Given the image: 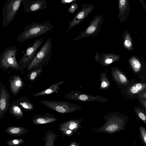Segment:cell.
I'll use <instances>...</instances> for the list:
<instances>
[{
    "mask_svg": "<svg viewBox=\"0 0 146 146\" xmlns=\"http://www.w3.org/2000/svg\"><path fill=\"white\" fill-rule=\"evenodd\" d=\"M57 137V134L56 133L51 130H48L42 138L45 142L44 146H54V143Z\"/></svg>",
    "mask_w": 146,
    "mask_h": 146,
    "instance_id": "cell-22",
    "label": "cell"
},
{
    "mask_svg": "<svg viewBox=\"0 0 146 146\" xmlns=\"http://www.w3.org/2000/svg\"><path fill=\"white\" fill-rule=\"evenodd\" d=\"M17 49L15 46L6 47L0 55V67L4 71L9 69L23 70L17 60L16 56Z\"/></svg>",
    "mask_w": 146,
    "mask_h": 146,
    "instance_id": "cell-4",
    "label": "cell"
},
{
    "mask_svg": "<svg viewBox=\"0 0 146 146\" xmlns=\"http://www.w3.org/2000/svg\"><path fill=\"white\" fill-rule=\"evenodd\" d=\"M103 20L102 16L100 15L95 16L90 21V25L86 29L82 32L79 35L74 38L73 40L74 41L78 40L96 32L99 29Z\"/></svg>",
    "mask_w": 146,
    "mask_h": 146,
    "instance_id": "cell-11",
    "label": "cell"
},
{
    "mask_svg": "<svg viewBox=\"0 0 146 146\" xmlns=\"http://www.w3.org/2000/svg\"><path fill=\"white\" fill-rule=\"evenodd\" d=\"M25 12L31 13L37 12L47 7V2L45 0H25L22 4Z\"/></svg>",
    "mask_w": 146,
    "mask_h": 146,
    "instance_id": "cell-13",
    "label": "cell"
},
{
    "mask_svg": "<svg viewBox=\"0 0 146 146\" xmlns=\"http://www.w3.org/2000/svg\"><path fill=\"white\" fill-rule=\"evenodd\" d=\"M110 87V84L108 80L105 78L102 79L100 89L107 90L109 89Z\"/></svg>",
    "mask_w": 146,
    "mask_h": 146,
    "instance_id": "cell-29",
    "label": "cell"
},
{
    "mask_svg": "<svg viewBox=\"0 0 146 146\" xmlns=\"http://www.w3.org/2000/svg\"><path fill=\"white\" fill-rule=\"evenodd\" d=\"M145 84L137 83L129 87L124 94L130 98H133L134 95L137 94L141 91L146 89Z\"/></svg>",
    "mask_w": 146,
    "mask_h": 146,
    "instance_id": "cell-18",
    "label": "cell"
},
{
    "mask_svg": "<svg viewBox=\"0 0 146 146\" xmlns=\"http://www.w3.org/2000/svg\"><path fill=\"white\" fill-rule=\"evenodd\" d=\"M54 28V26L49 21L41 22H32L26 26L23 31L17 36V40L21 42L37 37L48 33Z\"/></svg>",
    "mask_w": 146,
    "mask_h": 146,
    "instance_id": "cell-2",
    "label": "cell"
},
{
    "mask_svg": "<svg viewBox=\"0 0 146 146\" xmlns=\"http://www.w3.org/2000/svg\"><path fill=\"white\" fill-rule=\"evenodd\" d=\"M9 82L11 92L14 96L17 95L25 86L23 79L17 75L10 76L9 78Z\"/></svg>",
    "mask_w": 146,
    "mask_h": 146,
    "instance_id": "cell-14",
    "label": "cell"
},
{
    "mask_svg": "<svg viewBox=\"0 0 146 146\" xmlns=\"http://www.w3.org/2000/svg\"><path fill=\"white\" fill-rule=\"evenodd\" d=\"M104 62L105 63L109 64L113 62V60L111 58H108L105 60Z\"/></svg>",
    "mask_w": 146,
    "mask_h": 146,
    "instance_id": "cell-36",
    "label": "cell"
},
{
    "mask_svg": "<svg viewBox=\"0 0 146 146\" xmlns=\"http://www.w3.org/2000/svg\"><path fill=\"white\" fill-rule=\"evenodd\" d=\"M78 7V5L75 3L71 4L68 8V12L73 14L77 9Z\"/></svg>",
    "mask_w": 146,
    "mask_h": 146,
    "instance_id": "cell-30",
    "label": "cell"
},
{
    "mask_svg": "<svg viewBox=\"0 0 146 146\" xmlns=\"http://www.w3.org/2000/svg\"><path fill=\"white\" fill-rule=\"evenodd\" d=\"M105 122L100 127L94 128L91 132L104 133L110 134L126 129L128 116L118 112H111L103 117Z\"/></svg>",
    "mask_w": 146,
    "mask_h": 146,
    "instance_id": "cell-1",
    "label": "cell"
},
{
    "mask_svg": "<svg viewBox=\"0 0 146 146\" xmlns=\"http://www.w3.org/2000/svg\"><path fill=\"white\" fill-rule=\"evenodd\" d=\"M65 81H63L56 83L53 84L50 87L38 93L35 94L33 96L35 97H38L52 94L54 92H57L60 90L59 86L65 82Z\"/></svg>",
    "mask_w": 146,
    "mask_h": 146,
    "instance_id": "cell-20",
    "label": "cell"
},
{
    "mask_svg": "<svg viewBox=\"0 0 146 146\" xmlns=\"http://www.w3.org/2000/svg\"><path fill=\"white\" fill-rule=\"evenodd\" d=\"M1 84H2L1 83V82H0V89L1 86Z\"/></svg>",
    "mask_w": 146,
    "mask_h": 146,
    "instance_id": "cell-37",
    "label": "cell"
},
{
    "mask_svg": "<svg viewBox=\"0 0 146 146\" xmlns=\"http://www.w3.org/2000/svg\"><path fill=\"white\" fill-rule=\"evenodd\" d=\"M43 39L36 38L31 46L27 48L26 52L20 60L19 64L24 70L27 68L35 57L37 51L43 43Z\"/></svg>",
    "mask_w": 146,
    "mask_h": 146,
    "instance_id": "cell-7",
    "label": "cell"
},
{
    "mask_svg": "<svg viewBox=\"0 0 146 146\" xmlns=\"http://www.w3.org/2000/svg\"><path fill=\"white\" fill-rule=\"evenodd\" d=\"M38 102L51 109L62 113H72L82 108L78 104L66 101L42 100Z\"/></svg>",
    "mask_w": 146,
    "mask_h": 146,
    "instance_id": "cell-6",
    "label": "cell"
},
{
    "mask_svg": "<svg viewBox=\"0 0 146 146\" xmlns=\"http://www.w3.org/2000/svg\"><path fill=\"white\" fill-rule=\"evenodd\" d=\"M77 0H61L60 3L62 4H70L75 3Z\"/></svg>",
    "mask_w": 146,
    "mask_h": 146,
    "instance_id": "cell-32",
    "label": "cell"
},
{
    "mask_svg": "<svg viewBox=\"0 0 146 146\" xmlns=\"http://www.w3.org/2000/svg\"><path fill=\"white\" fill-rule=\"evenodd\" d=\"M25 140L20 139H14L7 140L6 144L9 146H19L23 144Z\"/></svg>",
    "mask_w": 146,
    "mask_h": 146,
    "instance_id": "cell-26",
    "label": "cell"
},
{
    "mask_svg": "<svg viewBox=\"0 0 146 146\" xmlns=\"http://www.w3.org/2000/svg\"><path fill=\"white\" fill-rule=\"evenodd\" d=\"M10 99L7 89L1 84L0 89V119L7 114L10 105Z\"/></svg>",
    "mask_w": 146,
    "mask_h": 146,
    "instance_id": "cell-12",
    "label": "cell"
},
{
    "mask_svg": "<svg viewBox=\"0 0 146 146\" xmlns=\"http://www.w3.org/2000/svg\"><path fill=\"white\" fill-rule=\"evenodd\" d=\"M140 135L142 142L144 146L146 145V129L143 126L140 125L139 127Z\"/></svg>",
    "mask_w": 146,
    "mask_h": 146,
    "instance_id": "cell-27",
    "label": "cell"
},
{
    "mask_svg": "<svg viewBox=\"0 0 146 146\" xmlns=\"http://www.w3.org/2000/svg\"><path fill=\"white\" fill-rule=\"evenodd\" d=\"M140 99V103L143 106L145 109L146 110V100Z\"/></svg>",
    "mask_w": 146,
    "mask_h": 146,
    "instance_id": "cell-35",
    "label": "cell"
},
{
    "mask_svg": "<svg viewBox=\"0 0 146 146\" xmlns=\"http://www.w3.org/2000/svg\"><path fill=\"white\" fill-rule=\"evenodd\" d=\"M137 95H138L140 99L146 100V89L139 92L137 94Z\"/></svg>",
    "mask_w": 146,
    "mask_h": 146,
    "instance_id": "cell-31",
    "label": "cell"
},
{
    "mask_svg": "<svg viewBox=\"0 0 146 146\" xmlns=\"http://www.w3.org/2000/svg\"><path fill=\"white\" fill-rule=\"evenodd\" d=\"M118 14L117 16L120 23L125 21L129 16L130 5L129 0H118Z\"/></svg>",
    "mask_w": 146,
    "mask_h": 146,
    "instance_id": "cell-15",
    "label": "cell"
},
{
    "mask_svg": "<svg viewBox=\"0 0 146 146\" xmlns=\"http://www.w3.org/2000/svg\"><path fill=\"white\" fill-rule=\"evenodd\" d=\"M64 97L68 100L87 102L94 101L105 102L109 100L107 98L99 96H93L80 92L79 91H72L65 95Z\"/></svg>",
    "mask_w": 146,
    "mask_h": 146,
    "instance_id": "cell-8",
    "label": "cell"
},
{
    "mask_svg": "<svg viewBox=\"0 0 146 146\" xmlns=\"http://www.w3.org/2000/svg\"><path fill=\"white\" fill-rule=\"evenodd\" d=\"M1 146V145H0V146Z\"/></svg>",
    "mask_w": 146,
    "mask_h": 146,
    "instance_id": "cell-38",
    "label": "cell"
},
{
    "mask_svg": "<svg viewBox=\"0 0 146 146\" xmlns=\"http://www.w3.org/2000/svg\"><path fill=\"white\" fill-rule=\"evenodd\" d=\"M52 42L50 38L47 39L27 68V70L47 65L52 54Z\"/></svg>",
    "mask_w": 146,
    "mask_h": 146,
    "instance_id": "cell-3",
    "label": "cell"
},
{
    "mask_svg": "<svg viewBox=\"0 0 146 146\" xmlns=\"http://www.w3.org/2000/svg\"><path fill=\"white\" fill-rule=\"evenodd\" d=\"M29 131V130L22 127L11 126L7 127L5 132L11 136H19L24 135Z\"/></svg>",
    "mask_w": 146,
    "mask_h": 146,
    "instance_id": "cell-19",
    "label": "cell"
},
{
    "mask_svg": "<svg viewBox=\"0 0 146 146\" xmlns=\"http://www.w3.org/2000/svg\"><path fill=\"white\" fill-rule=\"evenodd\" d=\"M25 0H7L2 8V25L7 27L13 21Z\"/></svg>",
    "mask_w": 146,
    "mask_h": 146,
    "instance_id": "cell-5",
    "label": "cell"
},
{
    "mask_svg": "<svg viewBox=\"0 0 146 146\" xmlns=\"http://www.w3.org/2000/svg\"><path fill=\"white\" fill-rule=\"evenodd\" d=\"M114 78L119 84L122 85H126L128 82L126 77L119 72L116 71L114 75Z\"/></svg>",
    "mask_w": 146,
    "mask_h": 146,
    "instance_id": "cell-24",
    "label": "cell"
},
{
    "mask_svg": "<svg viewBox=\"0 0 146 146\" xmlns=\"http://www.w3.org/2000/svg\"><path fill=\"white\" fill-rule=\"evenodd\" d=\"M82 120V119L78 120L72 119L60 124L58 127L62 137L64 135L72 136L75 133L80 135V133L79 131V129L82 127L80 123Z\"/></svg>",
    "mask_w": 146,
    "mask_h": 146,
    "instance_id": "cell-9",
    "label": "cell"
},
{
    "mask_svg": "<svg viewBox=\"0 0 146 146\" xmlns=\"http://www.w3.org/2000/svg\"><path fill=\"white\" fill-rule=\"evenodd\" d=\"M82 143H77L75 141H72L68 145V146H80Z\"/></svg>",
    "mask_w": 146,
    "mask_h": 146,
    "instance_id": "cell-34",
    "label": "cell"
},
{
    "mask_svg": "<svg viewBox=\"0 0 146 146\" xmlns=\"http://www.w3.org/2000/svg\"><path fill=\"white\" fill-rule=\"evenodd\" d=\"M131 63L134 70L136 72L138 71L141 66L140 62L138 60L133 59L131 60Z\"/></svg>",
    "mask_w": 146,
    "mask_h": 146,
    "instance_id": "cell-28",
    "label": "cell"
},
{
    "mask_svg": "<svg viewBox=\"0 0 146 146\" xmlns=\"http://www.w3.org/2000/svg\"><path fill=\"white\" fill-rule=\"evenodd\" d=\"M31 119V122L34 124L43 125L58 120V118L53 114L47 113L43 115H34Z\"/></svg>",
    "mask_w": 146,
    "mask_h": 146,
    "instance_id": "cell-16",
    "label": "cell"
},
{
    "mask_svg": "<svg viewBox=\"0 0 146 146\" xmlns=\"http://www.w3.org/2000/svg\"><path fill=\"white\" fill-rule=\"evenodd\" d=\"M14 102L21 109L25 111H31L34 108L33 104L26 96L20 97Z\"/></svg>",
    "mask_w": 146,
    "mask_h": 146,
    "instance_id": "cell-17",
    "label": "cell"
},
{
    "mask_svg": "<svg viewBox=\"0 0 146 146\" xmlns=\"http://www.w3.org/2000/svg\"><path fill=\"white\" fill-rule=\"evenodd\" d=\"M8 110L9 113L16 119H22L24 117L21 109L15 103L14 101L10 105Z\"/></svg>",
    "mask_w": 146,
    "mask_h": 146,
    "instance_id": "cell-21",
    "label": "cell"
},
{
    "mask_svg": "<svg viewBox=\"0 0 146 146\" xmlns=\"http://www.w3.org/2000/svg\"><path fill=\"white\" fill-rule=\"evenodd\" d=\"M135 112L139 118L146 124V114L142 108L140 106L134 107Z\"/></svg>",
    "mask_w": 146,
    "mask_h": 146,
    "instance_id": "cell-25",
    "label": "cell"
},
{
    "mask_svg": "<svg viewBox=\"0 0 146 146\" xmlns=\"http://www.w3.org/2000/svg\"><path fill=\"white\" fill-rule=\"evenodd\" d=\"M43 69V67L32 69L30 71L27 76V79L33 83L40 75Z\"/></svg>",
    "mask_w": 146,
    "mask_h": 146,
    "instance_id": "cell-23",
    "label": "cell"
},
{
    "mask_svg": "<svg viewBox=\"0 0 146 146\" xmlns=\"http://www.w3.org/2000/svg\"><path fill=\"white\" fill-rule=\"evenodd\" d=\"M81 9L75 16L74 17L69 24V27L66 33L68 32L71 29L78 25L83 21L94 9V5L90 4L84 3L81 6Z\"/></svg>",
    "mask_w": 146,
    "mask_h": 146,
    "instance_id": "cell-10",
    "label": "cell"
},
{
    "mask_svg": "<svg viewBox=\"0 0 146 146\" xmlns=\"http://www.w3.org/2000/svg\"><path fill=\"white\" fill-rule=\"evenodd\" d=\"M124 44L125 46L127 48H129L131 46V42L129 39L127 38L125 39Z\"/></svg>",
    "mask_w": 146,
    "mask_h": 146,
    "instance_id": "cell-33",
    "label": "cell"
}]
</instances>
